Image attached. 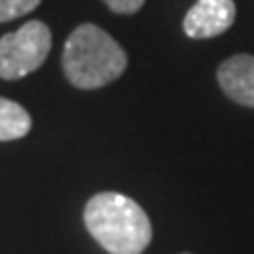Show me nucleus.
Instances as JSON below:
<instances>
[{
	"mask_svg": "<svg viewBox=\"0 0 254 254\" xmlns=\"http://www.w3.org/2000/svg\"><path fill=\"white\" fill-rule=\"evenodd\" d=\"M82 219L90 236L109 254H141L153 238L148 214L123 193L104 190L92 195Z\"/></svg>",
	"mask_w": 254,
	"mask_h": 254,
	"instance_id": "nucleus-1",
	"label": "nucleus"
},
{
	"mask_svg": "<svg viewBox=\"0 0 254 254\" xmlns=\"http://www.w3.org/2000/svg\"><path fill=\"white\" fill-rule=\"evenodd\" d=\"M62 66L71 85L80 90H97L123 75L127 55L104 28L80 24L64 45Z\"/></svg>",
	"mask_w": 254,
	"mask_h": 254,
	"instance_id": "nucleus-2",
	"label": "nucleus"
},
{
	"mask_svg": "<svg viewBox=\"0 0 254 254\" xmlns=\"http://www.w3.org/2000/svg\"><path fill=\"white\" fill-rule=\"evenodd\" d=\"M52 50V33L43 21H26L0 38V78L17 80L38 71Z\"/></svg>",
	"mask_w": 254,
	"mask_h": 254,
	"instance_id": "nucleus-3",
	"label": "nucleus"
},
{
	"mask_svg": "<svg viewBox=\"0 0 254 254\" xmlns=\"http://www.w3.org/2000/svg\"><path fill=\"white\" fill-rule=\"evenodd\" d=\"M236 21L233 0H195L184 17V33L195 40L217 38L226 33Z\"/></svg>",
	"mask_w": 254,
	"mask_h": 254,
	"instance_id": "nucleus-4",
	"label": "nucleus"
},
{
	"mask_svg": "<svg viewBox=\"0 0 254 254\" xmlns=\"http://www.w3.org/2000/svg\"><path fill=\"white\" fill-rule=\"evenodd\" d=\"M219 87L228 99L254 109V55H233L219 66Z\"/></svg>",
	"mask_w": 254,
	"mask_h": 254,
	"instance_id": "nucleus-5",
	"label": "nucleus"
},
{
	"mask_svg": "<svg viewBox=\"0 0 254 254\" xmlns=\"http://www.w3.org/2000/svg\"><path fill=\"white\" fill-rule=\"evenodd\" d=\"M31 132L28 111L12 99L0 97V141H14Z\"/></svg>",
	"mask_w": 254,
	"mask_h": 254,
	"instance_id": "nucleus-6",
	"label": "nucleus"
},
{
	"mask_svg": "<svg viewBox=\"0 0 254 254\" xmlns=\"http://www.w3.org/2000/svg\"><path fill=\"white\" fill-rule=\"evenodd\" d=\"M40 2H43V0H0V24L33 12Z\"/></svg>",
	"mask_w": 254,
	"mask_h": 254,
	"instance_id": "nucleus-7",
	"label": "nucleus"
},
{
	"mask_svg": "<svg viewBox=\"0 0 254 254\" xmlns=\"http://www.w3.org/2000/svg\"><path fill=\"white\" fill-rule=\"evenodd\" d=\"M104 2L116 14H134V12H139L144 7L146 0H104Z\"/></svg>",
	"mask_w": 254,
	"mask_h": 254,
	"instance_id": "nucleus-8",
	"label": "nucleus"
}]
</instances>
